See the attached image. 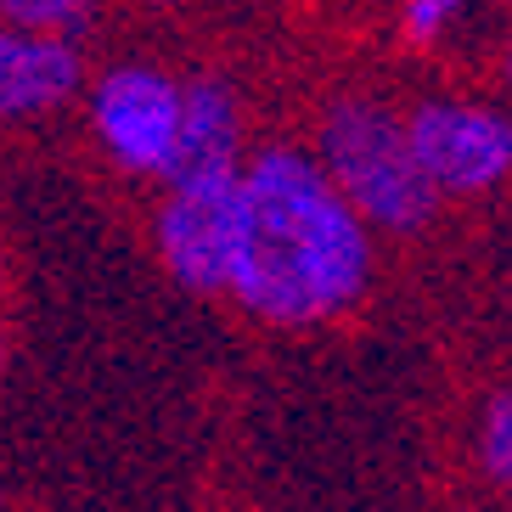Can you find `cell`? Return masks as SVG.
Wrapping results in <instances>:
<instances>
[{
	"label": "cell",
	"mask_w": 512,
	"mask_h": 512,
	"mask_svg": "<svg viewBox=\"0 0 512 512\" xmlns=\"http://www.w3.org/2000/svg\"><path fill=\"white\" fill-rule=\"evenodd\" d=\"M372 276L361 209L338 192L327 164L271 147L242 169L237 293L265 321H327L361 299Z\"/></svg>",
	"instance_id": "obj_1"
},
{
	"label": "cell",
	"mask_w": 512,
	"mask_h": 512,
	"mask_svg": "<svg viewBox=\"0 0 512 512\" xmlns=\"http://www.w3.org/2000/svg\"><path fill=\"white\" fill-rule=\"evenodd\" d=\"M321 164L366 226L422 231L434 220L439 186L411 147V124L377 102H338L321 119Z\"/></svg>",
	"instance_id": "obj_2"
},
{
	"label": "cell",
	"mask_w": 512,
	"mask_h": 512,
	"mask_svg": "<svg viewBox=\"0 0 512 512\" xmlns=\"http://www.w3.org/2000/svg\"><path fill=\"white\" fill-rule=\"evenodd\" d=\"M242 242V169H214L169 186V203L158 214V248L175 282L192 293H231Z\"/></svg>",
	"instance_id": "obj_3"
},
{
	"label": "cell",
	"mask_w": 512,
	"mask_h": 512,
	"mask_svg": "<svg viewBox=\"0 0 512 512\" xmlns=\"http://www.w3.org/2000/svg\"><path fill=\"white\" fill-rule=\"evenodd\" d=\"M181 107H186V85L152 74V68H113L107 79H96L91 119L102 147L124 169L164 181L175 141H181Z\"/></svg>",
	"instance_id": "obj_4"
},
{
	"label": "cell",
	"mask_w": 512,
	"mask_h": 512,
	"mask_svg": "<svg viewBox=\"0 0 512 512\" xmlns=\"http://www.w3.org/2000/svg\"><path fill=\"white\" fill-rule=\"evenodd\" d=\"M411 147L422 169L434 175L439 192L467 197L496 186L512 169V119L490 107H462V102H428L411 113Z\"/></svg>",
	"instance_id": "obj_5"
},
{
	"label": "cell",
	"mask_w": 512,
	"mask_h": 512,
	"mask_svg": "<svg viewBox=\"0 0 512 512\" xmlns=\"http://www.w3.org/2000/svg\"><path fill=\"white\" fill-rule=\"evenodd\" d=\"M79 85L74 40L29 34L17 23H0V119H23L40 107H57Z\"/></svg>",
	"instance_id": "obj_6"
},
{
	"label": "cell",
	"mask_w": 512,
	"mask_h": 512,
	"mask_svg": "<svg viewBox=\"0 0 512 512\" xmlns=\"http://www.w3.org/2000/svg\"><path fill=\"white\" fill-rule=\"evenodd\" d=\"M237 96L220 79H192L186 85V107H181V141L169 158L164 181H192V175H214V169H237Z\"/></svg>",
	"instance_id": "obj_7"
},
{
	"label": "cell",
	"mask_w": 512,
	"mask_h": 512,
	"mask_svg": "<svg viewBox=\"0 0 512 512\" xmlns=\"http://www.w3.org/2000/svg\"><path fill=\"white\" fill-rule=\"evenodd\" d=\"M0 17L29 34H51V40H74L91 23L85 0H0Z\"/></svg>",
	"instance_id": "obj_8"
},
{
	"label": "cell",
	"mask_w": 512,
	"mask_h": 512,
	"mask_svg": "<svg viewBox=\"0 0 512 512\" xmlns=\"http://www.w3.org/2000/svg\"><path fill=\"white\" fill-rule=\"evenodd\" d=\"M479 451H484V467H490V479L512 490V394H496V400H490V417H484Z\"/></svg>",
	"instance_id": "obj_9"
},
{
	"label": "cell",
	"mask_w": 512,
	"mask_h": 512,
	"mask_svg": "<svg viewBox=\"0 0 512 512\" xmlns=\"http://www.w3.org/2000/svg\"><path fill=\"white\" fill-rule=\"evenodd\" d=\"M462 12V0H406V34L411 40H439V29Z\"/></svg>",
	"instance_id": "obj_10"
}]
</instances>
